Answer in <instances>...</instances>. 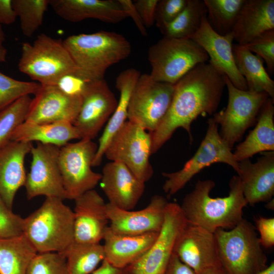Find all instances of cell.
I'll use <instances>...</instances> for the list:
<instances>
[{
  "label": "cell",
  "instance_id": "6da1fadb",
  "mask_svg": "<svg viewBox=\"0 0 274 274\" xmlns=\"http://www.w3.org/2000/svg\"><path fill=\"white\" fill-rule=\"evenodd\" d=\"M224 76L209 62L200 63L186 74L175 84L169 108L152 134L151 154L155 153L179 128L188 133L192 122L199 115L216 112L225 87Z\"/></svg>",
  "mask_w": 274,
  "mask_h": 274
},
{
  "label": "cell",
  "instance_id": "7a4b0ae2",
  "mask_svg": "<svg viewBox=\"0 0 274 274\" xmlns=\"http://www.w3.org/2000/svg\"><path fill=\"white\" fill-rule=\"evenodd\" d=\"M215 186L211 180H198L180 205L189 224L212 233L219 228L226 230L235 227L243 219V209L248 204L237 175L231 178L227 196L211 197L210 193Z\"/></svg>",
  "mask_w": 274,
  "mask_h": 274
},
{
  "label": "cell",
  "instance_id": "3957f363",
  "mask_svg": "<svg viewBox=\"0 0 274 274\" xmlns=\"http://www.w3.org/2000/svg\"><path fill=\"white\" fill-rule=\"evenodd\" d=\"M77 69L87 82L104 79L107 69L128 57L129 41L122 35L101 30L70 36L63 40Z\"/></svg>",
  "mask_w": 274,
  "mask_h": 274
},
{
  "label": "cell",
  "instance_id": "277c9868",
  "mask_svg": "<svg viewBox=\"0 0 274 274\" xmlns=\"http://www.w3.org/2000/svg\"><path fill=\"white\" fill-rule=\"evenodd\" d=\"M57 197H46L23 220V234L38 253H62L74 242L72 210Z\"/></svg>",
  "mask_w": 274,
  "mask_h": 274
},
{
  "label": "cell",
  "instance_id": "5b68a950",
  "mask_svg": "<svg viewBox=\"0 0 274 274\" xmlns=\"http://www.w3.org/2000/svg\"><path fill=\"white\" fill-rule=\"evenodd\" d=\"M220 263L228 274H257L268 266L254 225L243 218L229 229L214 232Z\"/></svg>",
  "mask_w": 274,
  "mask_h": 274
},
{
  "label": "cell",
  "instance_id": "8992f818",
  "mask_svg": "<svg viewBox=\"0 0 274 274\" xmlns=\"http://www.w3.org/2000/svg\"><path fill=\"white\" fill-rule=\"evenodd\" d=\"M18 67L42 86H56L64 77L77 75L73 59L63 41L45 33L32 44L22 43Z\"/></svg>",
  "mask_w": 274,
  "mask_h": 274
},
{
  "label": "cell",
  "instance_id": "52a82bcc",
  "mask_svg": "<svg viewBox=\"0 0 274 274\" xmlns=\"http://www.w3.org/2000/svg\"><path fill=\"white\" fill-rule=\"evenodd\" d=\"M152 78L175 85L197 65L209 61L206 51L189 38L163 37L148 51Z\"/></svg>",
  "mask_w": 274,
  "mask_h": 274
},
{
  "label": "cell",
  "instance_id": "ba28073f",
  "mask_svg": "<svg viewBox=\"0 0 274 274\" xmlns=\"http://www.w3.org/2000/svg\"><path fill=\"white\" fill-rule=\"evenodd\" d=\"M228 93L226 107L212 117L221 126V137L232 150L245 131L257 121L260 111L269 97L264 92L242 90L236 88L224 76Z\"/></svg>",
  "mask_w": 274,
  "mask_h": 274
},
{
  "label": "cell",
  "instance_id": "9c48e42d",
  "mask_svg": "<svg viewBox=\"0 0 274 274\" xmlns=\"http://www.w3.org/2000/svg\"><path fill=\"white\" fill-rule=\"evenodd\" d=\"M206 134L194 155L180 170L173 173H162L166 178L162 188L170 197L183 188L187 183L202 169L215 163H223L232 167L237 173V162L231 149L221 137L218 124L210 118L208 121Z\"/></svg>",
  "mask_w": 274,
  "mask_h": 274
},
{
  "label": "cell",
  "instance_id": "30bf717a",
  "mask_svg": "<svg viewBox=\"0 0 274 274\" xmlns=\"http://www.w3.org/2000/svg\"><path fill=\"white\" fill-rule=\"evenodd\" d=\"M152 145L151 132L127 120L112 137L104 155L111 161L124 164L139 179L146 183L154 174L150 162Z\"/></svg>",
  "mask_w": 274,
  "mask_h": 274
},
{
  "label": "cell",
  "instance_id": "8fae6325",
  "mask_svg": "<svg viewBox=\"0 0 274 274\" xmlns=\"http://www.w3.org/2000/svg\"><path fill=\"white\" fill-rule=\"evenodd\" d=\"M97 147L92 140L81 139L60 147L59 165L66 199H76L100 181L101 174L91 168Z\"/></svg>",
  "mask_w": 274,
  "mask_h": 274
},
{
  "label": "cell",
  "instance_id": "7c38bea8",
  "mask_svg": "<svg viewBox=\"0 0 274 274\" xmlns=\"http://www.w3.org/2000/svg\"><path fill=\"white\" fill-rule=\"evenodd\" d=\"M175 85L153 80L150 74L140 75L132 91L127 119L152 132L170 105Z\"/></svg>",
  "mask_w": 274,
  "mask_h": 274
},
{
  "label": "cell",
  "instance_id": "4fadbf2b",
  "mask_svg": "<svg viewBox=\"0 0 274 274\" xmlns=\"http://www.w3.org/2000/svg\"><path fill=\"white\" fill-rule=\"evenodd\" d=\"M187 224L180 204L168 202L156 240L141 257L123 268L122 274H163L176 241Z\"/></svg>",
  "mask_w": 274,
  "mask_h": 274
},
{
  "label": "cell",
  "instance_id": "5bb4252c",
  "mask_svg": "<svg viewBox=\"0 0 274 274\" xmlns=\"http://www.w3.org/2000/svg\"><path fill=\"white\" fill-rule=\"evenodd\" d=\"M60 148L39 142L32 147L30 170L24 186L28 199L41 195L66 199L59 165Z\"/></svg>",
  "mask_w": 274,
  "mask_h": 274
},
{
  "label": "cell",
  "instance_id": "9a60e30c",
  "mask_svg": "<svg viewBox=\"0 0 274 274\" xmlns=\"http://www.w3.org/2000/svg\"><path fill=\"white\" fill-rule=\"evenodd\" d=\"M82 98L80 110L73 125L81 139L92 140L114 113L118 100L104 79L87 82Z\"/></svg>",
  "mask_w": 274,
  "mask_h": 274
},
{
  "label": "cell",
  "instance_id": "2e32d148",
  "mask_svg": "<svg viewBox=\"0 0 274 274\" xmlns=\"http://www.w3.org/2000/svg\"><path fill=\"white\" fill-rule=\"evenodd\" d=\"M168 202L163 196H153L148 206L138 211L125 210L107 203L109 226L115 233L138 235L159 232L164 223Z\"/></svg>",
  "mask_w": 274,
  "mask_h": 274
},
{
  "label": "cell",
  "instance_id": "e0dca14e",
  "mask_svg": "<svg viewBox=\"0 0 274 274\" xmlns=\"http://www.w3.org/2000/svg\"><path fill=\"white\" fill-rule=\"evenodd\" d=\"M32 98L25 122L73 124L82 105V95L68 94L57 86H42Z\"/></svg>",
  "mask_w": 274,
  "mask_h": 274
},
{
  "label": "cell",
  "instance_id": "ac0fdd59",
  "mask_svg": "<svg viewBox=\"0 0 274 274\" xmlns=\"http://www.w3.org/2000/svg\"><path fill=\"white\" fill-rule=\"evenodd\" d=\"M197 43L207 53L209 62L218 72L226 76L237 88L247 90L245 78L235 64L233 53V37L231 33L220 35L209 24L207 16L200 28L190 38Z\"/></svg>",
  "mask_w": 274,
  "mask_h": 274
},
{
  "label": "cell",
  "instance_id": "d6986e66",
  "mask_svg": "<svg viewBox=\"0 0 274 274\" xmlns=\"http://www.w3.org/2000/svg\"><path fill=\"white\" fill-rule=\"evenodd\" d=\"M174 253L195 274L221 264L214 233L188 223L176 241Z\"/></svg>",
  "mask_w": 274,
  "mask_h": 274
},
{
  "label": "cell",
  "instance_id": "ffe728a7",
  "mask_svg": "<svg viewBox=\"0 0 274 274\" xmlns=\"http://www.w3.org/2000/svg\"><path fill=\"white\" fill-rule=\"evenodd\" d=\"M74 200V242L100 243L109 226L107 203L94 189Z\"/></svg>",
  "mask_w": 274,
  "mask_h": 274
},
{
  "label": "cell",
  "instance_id": "44dd1931",
  "mask_svg": "<svg viewBox=\"0 0 274 274\" xmlns=\"http://www.w3.org/2000/svg\"><path fill=\"white\" fill-rule=\"evenodd\" d=\"M101 174V187L108 203L123 210H132L145 191V183L118 161L106 163Z\"/></svg>",
  "mask_w": 274,
  "mask_h": 274
},
{
  "label": "cell",
  "instance_id": "7402d4cb",
  "mask_svg": "<svg viewBox=\"0 0 274 274\" xmlns=\"http://www.w3.org/2000/svg\"><path fill=\"white\" fill-rule=\"evenodd\" d=\"M237 173L248 204L254 206L268 202L274 194V151L264 152L256 162L250 159L238 162Z\"/></svg>",
  "mask_w": 274,
  "mask_h": 274
},
{
  "label": "cell",
  "instance_id": "603a6c76",
  "mask_svg": "<svg viewBox=\"0 0 274 274\" xmlns=\"http://www.w3.org/2000/svg\"><path fill=\"white\" fill-rule=\"evenodd\" d=\"M32 143L9 141L0 147V197L12 209L16 194L24 186L26 156Z\"/></svg>",
  "mask_w": 274,
  "mask_h": 274
},
{
  "label": "cell",
  "instance_id": "cb8c5ba5",
  "mask_svg": "<svg viewBox=\"0 0 274 274\" xmlns=\"http://www.w3.org/2000/svg\"><path fill=\"white\" fill-rule=\"evenodd\" d=\"M50 5L58 16L72 22L91 18L117 23L127 17L117 0H50Z\"/></svg>",
  "mask_w": 274,
  "mask_h": 274
},
{
  "label": "cell",
  "instance_id": "d4e9b609",
  "mask_svg": "<svg viewBox=\"0 0 274 274\" xmlns=\"http://www.w3.org/2000/svg\"><path fill=\"white\" fill-rule=\"evenodd\" d=\"M274 29L273 0H245L234 22L233 40L245 46L263 32Z\"/></svg>",
  "mask_w": 274,
  "mask_h": 274
},
{
  "label": "cell",
  "instance_id": "484cf974",
  "mask_svg": "<svg viewBox=\"0 0 274 274\" xmlns=\"http://www.w3.org/2000/svg\"><path fill=\"white\" fill-rule=\"evenodd\" d=\"M159 232L122 235L114 233L108 226L103 238L105 260L113 266L123 269L147 251L156 240Z\"/></svg>",
  "mask_w": 274,
  "mask_h": 274
},
{
  "label": "cell",
  "instance_id": "4316f807",
  "mask_svg": "<svg viewBox=\"0 0 274 274\" xmlns=\"http://www.w3.org/2000/svg\"><path fill=\"white\" fill-rule=\"evenodd\" d=\"M140 75L137 70L130 68L122 71L117 76L116 87L120 92L119 99L116 109L107 122L99 139L92 166L100 165L110 140L126 121L130 97Z\"/></svg>",
  "mask_w": 274,
  "mask_h": 274
},
{
  "label": "cell",
  "instance_id": "83f0119b",
  "mask_svg": "<svg viewBox=\"0 0 274 274\" xmlns=\"http://www.w3.org/2000/svg\"><path fill=\"white\" fill-rule=\"evenodd\" d=\"M273 101L270 97L267 99L255 128L236 146L233 154L237 162L250 159L258 153L274 151Z\"/></svg>",
  "mask_w": 274,
  "mask_h": 274
},
{
  "label": "cell",
  "instance_id": "f1b7e54d",
  "mask_svg": "<svg viewBox=\"0 0 274 274\" xmlns=\"http://www.w3.org/2000/svg\"><path fill=\"white\" fill-rule=\"evenodd\" d=\"M73 140H80L81 136L73 124L67 122L48 124L24 122L15 129L10 139L16 142H36L59 147Z\"/></svg>",
  "mask_w": 274,
  "mask_h": 274
},
{
  "label": "cell",
  "instance_id": "f546056e",
  "mask_svg": "<svg viewBox=\"0 0 274 274\" xmlns=\"http://www.w3.org/2000/svg\"><path fill=\"white\" fill-rule=\"evenodd\" d=\"M236 67L245 78L248 90L264 92L274 100V81L263 66L262 59L244 46L233 44Z\"/></svg>",
  "mask_w": 274,
  "mask_h": 274
},
{
  "label": "cell",
  "instance_id": "4dcf8cb0",
  "mask_svg": "<svg viewBox=\"0 0 274 274\" xmlns=\"http://www.w3.org/2000/svg\"><path fill=\"white\" fill-rule=\"evenodd\" d=\"M37 253L23 234L0 238V274H26Z\"/></svg>",
  "mask_w": 274,
  "mask_h": 274
},
{
  "label": "cell",
  "instance_id": "1f68e13d",
  "mask_svg": "<svg viewBox=\"0 0 274 274\" xmlns=\"http://www.w3.org/2000/svg\"><path fill=\"white\" fill-rule=\"evenodd\" d=\"M61 253L66 259L68 274H91L105 259L102 245L74 242Z\"/></svg>",
  "mask_w": 274,
  "mask_h": 274
},
{
  "label": "cell",
  "instance_id": "d6a6232c",
  "mask_svg": "<svg viewBox=\"0 0 274 274\" xmlns=\"http://www.w3.org/2000/svg\"><path fill=\"white\" fill-rule=\"evenodd\" d=\"M207 13L203 0H188L182 12L160 30L164 37L190 39L200 28Z\"/></svg>",
  "mask_w": 274,
  "mask_h": 274
},
{
  "label": "cell",
  "instance_id": "836d02e7",
  "mask_svg": "<svg viewBox=\"0 0 274 274\" xmlns=\"http://www.w3.org/2000/svg\"><path fill=\"white\" fill-rule=\"evenodd\" d=\"M245 0H203L208 21L220 35L231 32L238 14Z\"/></svg>",
  "mask_w": 274,
  "mask_h": 274
},
{
  "label": "cell",
  "instance_id": "e575fe53",
  "mask_svg": "<svg viewBox=\"0 0 274 274\" xmlns=\"http://www.w3.org/2000/svg\"><path fill=\"white\" fill-rule=\"evenodd\" d=\"M23 35L31 37L41 26L50 0H12Z\"/></svg>",
  "mask_w": 274,
  "mask_h": 274
},
{
  "label": "cell",
  "instance_id": "d590c367",
  "mask_svg": "<svg viewBox=\"0 0 274 274\" xmlns=\"http://www.w3.org/2000/svg\"><path fill=\"white\" fill-rule=\"evenodd\" d=\"M32 98L24 96L0 111V147L10 141L15 129L25 122Z\"/></svg>",
  "mask_w": 274,
  "mask_h": 274
},
{
  "label": "cell",
  "instance_id": "8d00e7d4",
  "mask_svg": "<svg viewBox=\"0 0 274 274\" xmlns=\"http://www.w3.org/2000/svg\"><path fill=\"white\" fill-rule=\"evenodd\" d=\"M41 87L38 83L18 80L0 72V111L24 96L35 95Z\"/></svg>",
  "mask_w": 274,
  "mask_h": 274
},
{
  "label": "cell",
  "instance_id": "74e56055",
  "mask_svg": "<svg viewBox=\"0 0 274 274\" xmlns=\"http://www.w3.org/2000/svg\"><path fill=\"white\" fill-rule=\"evenodd\" d=\"M26 274H68L65 257L58 252L37 253Z\"/></svg>",
  "mask_w": 274,
  "mask_h": 274
},
{
  "label": "cell",
  "instance_id": "f35d334b",
  "mask_svg": "<svg viewBox=\"0 0 274 274\" xmlns=\"http://www.w3.org/2000/svg\"><path fill=\"white\" fill-rule=\"evenodd\" d=\"M244 46L264 60L269 74H273L274 29L263 32Z\"/></svg>",
  "mask_w": 274,
  "mask_h": 274
},
{
  "label": "cell",
  "instance_id": "ab89813d",
  "mask_svg": "<svg viewBox=\"0 0 274 274\" xmlns=\"http://www.w3.org/2000/svg\"><path fill=\"white\" fill-rule=\"evenodd\" d=\"M24 218L14 213L0 197V238L21 235L23 231Z\"/></svg>",
  "mask_w": 274,
  "mask_h": 274
},
{
  "label": "cell",
  "instance_id": "60d3db41",
  "mask_svg": "<svg viewBox=\"0 0 274 274\" xmlns=\"http://www.w3.org/2000/svg\"><path fill=\"white\" fill-rule=\"evenodd\" d=\"M187 2L188 0H158L155 23L159 30L172 21L184 9Z\"/></svg>",
  "mask_w": 274,
  "mask_h": 274
},
{
  "label": "cell",
  "instance_id": "b9f144b4",
  "mask_svg": "<svg viewBox=\"0 0 274 274\" xmlns=\"http://www.w3.org/2000/svg\"><path fill=\"white\" fill-rule=\"evenodd\" d=\"M261 246L270 248L274 245V218L259 216L255 219Z\"/></svg>",
  "mask_w": 274,
  "mask_h": 274
},
{
  "label": "cell",
  "instance_id": "7bdbcfd3",
  "mask_svg": "<svg viewBox=\"0 0 274 274\" xmlns=\"http://www.w3.org/2000/svg\"><path fill=\"white\" fill-rule=\"evenodd\" d=\"M158 0H136L133 2L146 28L155 23V13Z\"/></svg>",
  "mask_w": 274,
  "mask_h": 274
},
{
  "label": "cell",
  "instance_id": "ee69618b",
  "mask_svg": "<svg viewBox=\"0 0 274 274\" xmlns=\"http://www.w3.org/2000/svg\"><path fill=\"white\" fill-rule=\"evenodd\" d=\"M87 83L77 75L71 74L62 78L56 86L68 94L82 95Z\"/></svg>",
  "mask_w": 274,
  "mask_h": 274
},
{
  "label": "cell",
  "instance_id": "f6af8a7d",
  "mask_svg": "<svg viewBox=\"0 0 274 274\" xmlns=\"http://www.w3.org/2000/svg\"><path fill=\"white\" fill-rule=\"evenodd\" d=\"M117 1L124 12L127 15V17L131 18L140 33L143 36H147L148 35L147 28L145 27L136 10L133 2L131 0Z\"/></svg>",
  "mask_w": 274,
  "mask_h": 274
},
{
  "label": "cell",
  "instance_id": "bcb514c9",
  "mask_svg": "<svg viewBox=\"0 0 274 274\" xmlns=\"http://www.w3.org/2000/svg\"><path fill=\"white\" fill-rule=\"evenodd\" d=\"M17 17L12 0H0V24H12L16 21Z\"/></svg>",
  "mask_w": 274,
  "mask_h": 274
},
{
  "label": "cell",
  "instance_id": "7dc6e473",
  "mask_svg": "<svg viewBox=\"0 0 274 274\" xmlns=\"http://www.w3.org/2000/svg\"><path fill=\"white\" fill-rule=\"evenodd\" d=\"M163 274H195V273L174 253Z\"/></svg>",
  "mask_w": 274,
  "mask_h": 274
},
{
  "label": "cell",
  "instance_id": "c3c4849f",
  "mask_svg": "<svg viewBox=\"0 0 274 274\" xmlns=\"http://www.w3.org/2000/svg\"><path fill=\"white\" fill-rule=\"evenodd\" d=\"M91 274H122V269L113 266L104 259L100 265Z\"/></svg>",
  "mask_w": 274,
  "mask_h": 274
},
{
  "label": "cell",
  "instance_id": "681fc988",
  "mask_svg": "<svg viewBox=\"0 0 274 274\" xmlns=\"http://www.w3.org/2000/svg\"><path fill=\"white\" fill-rule=\"evenodd\" d=\"M5 40V34L0 24V62H5L7 61L8 51L4 44Z\"/></svg>",
  "mask_w": 274,
  "mask_h": 274
},
{
  "label": "cell",
  "instance_id": "f907efd6",
  "mask_svg": "<svg viewBox=\"0 0 274 274\" xmlns=\"http://www.w3.org/2000/svg\"><path fill=\"white\" fill-rule=\"evenodd\" d=\"M197 274H228L221 264L207 268Z\"/></svg>",
  "mask_w": 274,
  "mask_h": 274
},
{
  "label": "cell",
  "instance_id": "816d5d0a",
  "mask_svg": "<svg viewBox=\"0 0 274 274\" xmlns=\"http://www.w3.org/2000/svg\"><path fill=\"white\" fill-rule=\"evenodd\" d=\"M257 274H274L273 262L272 261L266 268Z\"/></svg>",
  "mask_w": 274,
  "mask_h": 274
}]
</instances>
